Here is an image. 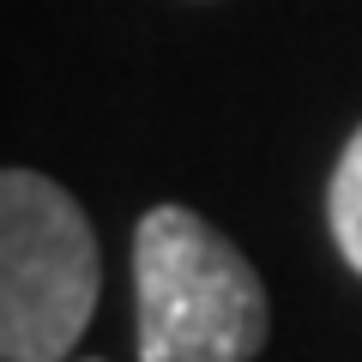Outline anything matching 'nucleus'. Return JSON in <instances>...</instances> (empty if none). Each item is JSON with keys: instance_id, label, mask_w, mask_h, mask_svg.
<instances>
[{"instance_id": "obj_1", "label": "nucleus", "mask_w": 362, "mask_h": 362, "mask_svg": "<svg viewBox=\"0 0 362 362\" xmlns=\"http://www.w3.org/2000/svg\"><path fill=\"white\" fill-rule=\"evenodd\" d=\"M139 362H247L272 332L266 284L199 211L157 206L133 230Z\"/></svg>"}, {"instance_id": "obj_2", "label": "nucleus", "mask_w": 362, "mask_h": 362, "mask_svg": "<svg viewBox=\"0 0 362 362\" xmlns=\"http://www.w3.org/2000/svg\"><path fill=\"white\" fill-rule=\"evenodd\" d=\"M103 290L90 218L37 169L0 175V356L61 362Z\"/></svg>"}, {"instance_id": "obj_3", "label": "nucleus", "mask_w": 362, "mask_h": 362, "mask_svg": "<svg viewBox=\"0 0 362 362\" xmlns=\"http://www.w3.org/2000/svg\"><path fill=\"white\" fill-rule=\"evenodd\" d=\"M326 223H332V242L344 254V266L362 272V127L350 133L332 181H326Z\"/></svg>"}]
</instances>
